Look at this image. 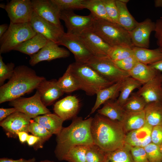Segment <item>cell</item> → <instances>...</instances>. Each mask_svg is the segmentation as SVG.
<instances>
[{"label":"cell","instance_id":"obj_1","mask_svg":"<svg viewBox=\"0 0 162 162\" xmlns=\"http://www.w3.org/2000/svg\"><path fill=\"white\" fill-rule=\"evenodd\" d=\"M91 131L94 144L106 152L115 150L125 144L126 134L121 123L98 113L93 118Z\"/></svg>","mask_w":162,"mask_h":162},{"label":"cell","instance_id":"obj_2","mask_svg":"<svg viewBox=\"0 0 162 162\" xmlns=\"http://www.w3.org/2000/svg\"><path fill=\"white\" fill-rule=\"evenodd\" d=\"M93 118L84 120L76 116L71 124L63 127L56 137L57 145L55 151L56 157L60 160L62 156L76 146H88L94 144L91 131Z\"/></svg>","mask_w":162,"mask_h":162},{"label":"cell","instance_id":"obj_3","mask_svg":"<svg viewBox=\"0 0 162 162\" xmlns=\"http://www.w3.org/2000/svg\"><path fill=\"white\" fill-rule=\"evenodd\" d=\"M44 78L27 66L16 67L9 81L0 87V103L10 102L31 92Z\"/></svg>","mask_w":162,"mask_h":162},{"label":"cell","instance_id":"obj_4","mask_svg":"<svg viewBox=\"0 0 162 162\" xmlns=\"http://www.w3.org/2000/svg\"><path fill=\"white\" fill-rule=\"evenodd\" d=\"M69 65L80 89L88 95L96 94L100 90L114 83L105 79L86 64L75 62Z\"/></svg>","mask_w":162,"mask_h":162},{"label":"cell","instance_id":"obj_5","mask_svg":"<svg viewBox=\"0 0 162 162\" xmlns=\"http://www.w3.org/2000/svg\"><path fill=\"white\" fill-rule=\"evenodd\" d=\"M90 29L111 47L117 46L134 47L129 32L118 24L94 18Z\"/></svg>","mask_w":162,"mask_h":162},{"label":"cell","instance_id":"obj_6","mask_svg":"<svg viewBox=\"0 0 162 162\" xmlns=\"http://www.w3.org/2000/svg\"><path fill=\"white\" fill-rule=\"evenodd\" d=\"M37 34L30 22L19 24L10 22L7 31L0 38V54L14 50Z\"/></svg>","mask_w":162,"mask_h":162},{"label":"cell","instance_id":"obj_7","mask_svg":"<svg viewBox=\"0 0 162 162\" xmlns=\"http://www.w3.org/2000/svg\"><path fill=\"white\" fill-rule=\"evenodd\" d=\"M106 80L114 83L130 76L128 72L118 67L108 56H93L86 63Z\"/></svg>","mask_w":162,"mask_h":162},{"label":"cell","instance_id":"obj_8","mask_svg":"<svg viewBox=\"0 0 162 162\" xmlns=\"http://www.w3.org/2000/svg\"><path fill=\"white\" fill-rule=\"evenodd\" d=\"M9 105L15 108L17 111L24 113L30 118L51 113L42 103L37 91L33 96L28 98H20L10 101Z\"/></svg>","mask_w":162,"mask_h":162},{"label":"cell","instance_id":"obj_9","mask_svg":"<svg viewBox=\"0 0 162 162\" xmlns=\"http://www.w3.org/2000/svg\"><path fill=\"white\" fill-rule=\"evenodd\" d=\"M4 9L13 24L30 22L34 12L32 1L11 0L6 5Z\"/></svg>","mask_w":162,"mask_h":162},{"label":"cell","instance_id":"obj_10","mask_svg":"<svg viewBox=\"0 0 162 162\" xmlns=\"http://www.w3.org/2000/svg\"><path fill=\"white\" fill-rule=\"evenodd\" d=\"M60 19L65 23L67 33L78 35L91 28L94 17L91 14L84 16L76 14L73 10H63L61 11Z\"/></svg>","mask_w":162,"mask_h":162},{"label":"cell","instance_id":"obj_11","mask_svg":"<svg viewBox=\"0 0 162 162\" xmlns=\"http://www.w3.org/2000/svg\"><path fill=\"white\" fill-rule=\"evenodd\" d=\"M58 44L68 48L73 54L76 62L86 63L93 56L78 35L64 32L60 38Z\"/></svg>","mask_w":162,"mask_h":162},{"label":"cell","instance_id":"obj_12","mask_svg":"<svg viewBox=\"0 0 162 162\" xmlns=\"http://www.w3.org/2000/svg\"><path fill=\"white\" fill-rule=\"evenodd\" d=\"M78 35L94 57L100 58L108 56L112 47L90 29L85 30Z\"/></svg>","mask_w":162,"mask_h":162},{"label":"cell","instance_id":"obj_13","mask_svg":"<svg viewBox=\"0 0 162 162\" xmlns=\"http://www.w3.org/2000/svg\"><path fill=\"white\" fill-rule=\"evenodd\" d=\"M30 22L37 33L41 34L48 40L57 44L64 33L63 28L57 26L39 16L34 12Z\"/></svg>","mask_w":162,"mask_h":162},{"label":"cell","instance_id":"obj_14","mask_svg":"<svg viewBox=\"0 0 162 162\" xmlns=\"http://www.w3.org/2000/svg\"><path fill=\"white\" fill-rule=\"evenodd\" d=\"M70 55L68 50L59 47L57 44L49 40L38 52L30 56L29 64L34 66L41 62L50 61L57 58H66Z\"/></svg>","mask_w":162,"mask_h":162},{"label":"cell","instance_id":"obj_15","mask_svg":"<svg viewBox=\"0 0 162 162\" xmlns=\"http://www.w3.org/2000/svg\"><path fill=\"white\" fill-rule=\"evenodd\" d=\"M155 29V22L149 18L138 22L135 27L129 32L134 47L148 49L150 36Z\"/></svg>","mask_w":162,"mask_h":162},{"label":"cell","instance_id":"obj_16","mask_svg":"<svg viewBox=\"0 0 162 162\" xmlns=\"http://www.w3.org/2000/svg\"><path fill=\"white\" fill-rule=\"evenodd\" d=\"M34 12L44 19L62 28L60 21L61 11L51 0H31Z\"/></svg>","mask_w":162,"mask_h":162},{"label":"cell","instance_id":"obj_17","mask_svg":"<svg viewBox=\"0 0 162 162\" xmlns=\"http://www.w3.org/2000/svg\"><path fill=\"white\" fill-rule=\"evenodd\" d=\"M142 97L147 104L162 103V74L158 71L153 79L143 84L136 92Z\"/></svg>","mask_w":162,"mask_h":162},{"label":"cell","instance_id":"obj_18","mask_svg":"<svg viewBox=\"0 0 162 162\" xmlns=\"http://www.w3.org/2000/svg\"><path fill=\"white\" fill-rule=\"evenodd\" d=\"M80 107L78 98L74 95H69L57 102L53 110L55 114L64 121L76 117Z\"/></svg>","mask_w":162,"mask_h":162},{"label":"cell","instance_id":"obj_19","mask_svg":"<svg viewBox=\"0 0 162 162\" xmlns=\"http://www.w3.org/2000/svg\"><path fill=\"white\" fill-rule=\"evenodd\" d=\"M31 118L24 113L16 111L1 122L0 125L6 131L17 135L18 133L28 132Z\"/></svg>","mask_w":162,"mask_h":162},{"label":"cell","instance_id":"obj_20","mask_svg":"<svg viewBox=\"0 0 162 162\" xmlns=\"http://www.w3.org/2000/svg\"><path fill=\"white\" fill-rule=\"evenodd\" d=\"M36 89L40 95L41 101L46 106L52 104L64 93L58 86L57 80L55 79L47 80L44 78Z\"/></svg>","mask_w":162,"mask_h":162},{"label":"cell","instance_id":"obj_21","mask_svg":"<svg viewBox=\"0 0 162 162\" xmlns=\"http://www.w3.org/2000/svg\"><path fill=\"white\" fill-rule=\"evenodd\" d=\"M152 128L146 124L142 128L127 133L125 143L132 147L144 148L152 142L151 133Z\"/></svg>","mask_w":162,"mask_h":162},{"label":"cell","instance_id":"obj_22","mask_svg":"<svg viewBox=\"0 0 162 162\" xmlns=\"http://www.w3.org/2000/svg\"><path fill=\"white\" fill-rule=\"evenodd\" d=\"M120 122L126 134L142 128L146 124L144 110L138 112L125 111Z\"/></svg>","mask_w":162,"mask_h":162},{"label":"cell","instance_id":"obj_23","mask_svg":"<svg viewBox=\"0 0 162 162\" xmlns=\"http://www.w3.org/2000/svg\"><path fill=\"white\" fill-rule=\"evenodd\" d=\"M49 40L40 34H37L18 46L14 50L30 56L38 52Z\"/></svg>","mask_w":162,"mask_h":162},{"label":"cell","instance_id":"obj_24","mask_svg":"<svg viewBox=\"0 0 162 162\" xmlns=\"http://www.w3.org/2000/svg\"><path fill=\"white\" fill-rule=\"evenodd\" d=\"M33 120L44 127L52 135H56L61 132L64 121L56 114L51 113L38 116Z\"/></svg>","mask_w":162,"mask_h":162},{"label":"cell","instance_id":"obj_25","mask_svg":"<svg viewBox=\"0 0 162 162\" xmlns=\"http://www.w3.org/2000/svg\"><path fill=\"white\" fill-rule=\"evenodd\" d=\"M158 71L149 65L138 62L128 73L130 76L140 82L142 85L154 78Z\"/></svg>","mask_w":162,"mask_h":162},{"label":"cell","instance_id":"obj_26","mask_svg":"<svg viewBox=\"0 0 162 162\" xmlns=\"http://www.w3.org/2000/svg\"><path fill=\"white\" fill-rule=\"evenodd\" d=\"M122 81L102 89L97 93L96 101L90 114L93 113L102 104L109 100L115 99L119 95Z\"/></svg>","mask_w":162,"mask_h":162},{"label":"cell","instance_id":"obj_27","mask_svg":"<svg viewBox=\"0 0 162 162\" xmlns=\"http://www.w3.org/2000/svg\"><path fill=\"white\" fill-rule=\"evenodd\" d=\"M134 55L137 61L146 65L151 64L162 59V51L160 48L150 50L134 47Z\"/></svg>","mask_w":162,"mask_h":162},{"label":"cell","instance_id":"obj_28","mask_svg":"<svg viewBox=\"0 0 162 162\" xmlns=\"http://www.w3.org/2000/svg\"><path fill=\"white\" fill-rule=\"evenodd\" d=\"M144 110L146 124L152 127L162 125V103H148Z\"/></svg>","mask_w":162,"mask_h":162},{"label":"cell","instance_id":"obj_29","mask_svg":"<svg viewBox=\"0 0 162 162\" xmlns=\"http://www.w3.org/2000/svg\"><path fill=\"white\" fill-rule=\"evenodd\" d=\"M125 111L117 101L109 100L104 104L103 107L98 111V114L112 120L120 122Z\"/></svg>","mask_w":162,"mask_h":162},{"label":"cell","instance_id":"obj_30","mask_svg":"<svg viewBox=\"0 0 162 162\" xmlns=\"http://www.w3.org/2000/svg\"><path fill=\"white\" fill-rule=\"evenodd\" d=\"M118 14V24L129 32L136 26L137 22L129 11L127 4L116 0Z\"/></svg>","mask_w":162,"mask_h":162},{"label":"cell","instance_id":"obj_31","mask_svg":"<svg viewBox=\"0 0 162 162\" xmlns=\"http://www.w3.org/2000/svg\"><path fill=\"white\" fill-rule=\"evenodd\" d=\"M142 85L141 83L130 76L126 77L122 81L119 95L116 101L122 106L133 91L136 88L139 89Z\"/></svg>","mask_w":162,"mask_h":162},{"label":"cell","instance_id":"obj_32","mask_svg":"<svg viewBox=\"0 0 162 162\" xmlns=\"http://www.w3.org/2000/svg\"><path fill=\"white\" fill-rule=\"evenodd\" d=\"M57 84L64 93H70L80 89L79 84L69 65L63 76L57 80Z\"/></svg>","mask_w":162,"mask_h":162},{"label":"cell","instance_id":"obj_33","mask_svg":"<svg viewBox=\"0 0 162 162\" xmlns=\"http://www.w3.org/2000/svg\"><path fill=\"white\" fill-rule=\"evenodd\" d=\"M130 146L125 143L122 147L107 152L104 162H134Z\"/></svg>","mask_w":162,"mask_h":162},{"label":"cell","instance_id":"obj_34","mask_svg":"<svg viewBox=\"0 0 162 162\" xmlns=\"http://www.w3.org/2000/svg\"><path fill=\"white\" fill-rule=\"evenodd\" d=\"M83 4L85 9H88L94 18L112 22L107 14L102 0H83Z\"/></svg>","mask_w":162,"mask_h":162},{"label":"cell","instance_id":"obj_35","mask_svg":"<svg viewBox=\"0 0 162 162\" xmlns=\"http://www.w3.org/2000/svg\"><path fill=\"white\" fill-rule=\"evenodd\" d=\"M28 132L33 135L38 137L39 140L35 146V148L38 149L43 147L44 142L52 136L46 129L42 125L31 119L28 128Z\"/></svg>","mask_w":162,"mask_h":162},{"label":"cell","instance_id":"obj_36","mask_svg":"<svg viewBox=\"0 0 162 162\" xmlns=\"http://www.w3.org/2000/svg\"><path fill=\"white\" fill-rule=\"evenodd\" d=\"M87 146L80 145L70 149L60 160L68 162H86V154Z\"/></svg>","mask_w":162,"mask_h":162},{"label":"cell","instance_id":"obj_37","mask_svg":"<svg viewBox=\"0 0 162 162\" xmlns=\"http://www.w3.org/2000/svg\"><path fill=\"white\" fill-rule=\"evenodd\" d=\"M147 104L144 99L136 93H132L122 107L126 111H141L144 110Z\"/></svg>","mask_w":162,"mask_h":162},{"label":"cell","instance_id":"obj_38","mask_svg":"<svg viewBox=\"0 0 162 162\" xmlns=\"http://www.w3.org/2000/svg\"><path fill=\"white\" fill-rule=\"evenodd\" d=\"M106 153L94 144L87 146L86 154V162H104Z\"/></svg>","mask_w":162,"mask_h":162},{"label":"cell","instance_id":"obj_39","mask_svg":"<svg viewBox=\"0 0 162 162\" xmlns=\"http://www.w3.org/2000/svg\"><path fill=\"white\" fill-rule=\"evenodd\" d=\"M134 56L133 48L121 46L112 47L109 57L113 61H120Z\"/></svg>","mask_w":162,"mask_h":162},{"label":"cell","instance_id":"obj_40","mask_svg":"<svg viewBox=\"0 0 162 162\" xmlns=\"http://www.w3.org/2000/svg\"><path fill=\"white\" fill-rule=\"evenodd\" d=\"M51 1L61 11L85 9L83 4V0H51Z\"/></svg>","mask_w":162,"mask_h":162},{"label":"cell","instance_id":"obj_41","mask_svg":"<svg viewBox=\"0 0 162 162\" xmlns=\"http://www.w3.org/2000/svg\"><path fill=\"white\" fill-rule=\"evenodd\" d=\"M14 64L10 62L5 64L0 54V85L4 84L6 80L9 79L12 76L15 69Z\"/></svg>","mask_w":162,"mask_h":162},{"label":"cell","instance_id":"obj_42","mask_svg":"<svg viewBox=\"0 0 162 162\" xmlns=\"http://www.w3.org/2000/svg\"><path fill=\"white\" fill-rule=\"evenodd\" d=\"M144 148L150 162H161L160 146L151 142Z\"/></svg>","mask_w":162,"mask_h":162},{"label":"cell","instance_id":"obj_43","mask_svg":"<svg viewBox=\"0 0 162 162\" xmlns=\"http://www.w3.org/2000/svg\"><path fill=\"white\" fill-rule=\"evenodd\" d=\"M102 1L109 17L112 22L118 24V11L116 0Z\"/></svg>","mask_w":162,"mask_h":162},{"label":"cell","instance_id":"obj_44","mask_svg":"<svg viewBox=\"0 0 162 162\" xmlns=\"http://www.w3.org/2000/svg\"><path fill=\"white\" fill-rule=\"evenodd\" d=\"M114 62L120 69L128 72L134 68L138 61L134 56H133Z\"/></svg>","mask_w":162,"mask_h":162},{"label":"cell","instance_id":"obj_45","mask_svg":"<svg viewBox=\"0 0 162 162\" xmlns=\"http://www.w3.org/2000/svg\"><path fill=\"white\" fill-rule=\"evenodd\" d=\"M130 152L134 162H150L144 148L131 147Z\"/></svg>","mask_w":162,"mask_h":162},{"label":"cell","instance_id":"obj_46","mask_svg":"<svg viewBox=\"0 0 162 162\" xmlns=\"http://www.w3.org/2000/svg\"><path fill=\"white\" fill-rule=\"evenodd\" d=\"M151 138L152 142L159 146L162 145V125L153 127Z\"/></svg>","mask_w":162,"mask_h":162},{"label":"cell","instance_id":"obj_47","mask_svg":"<svg viewBox=\"0 0 162 162\" xmlns=\"http://www.w3.org/2000/svg\"><path fill=\"white\" fill-rule=\"evenodd\" d=\"M154 32L157 45L159 48L162 49V18L158 19L155 22Z\"/></svg>","mask_w":162,"mask_h":162},{"label":"cell","instance_id":"obj_48","mask_svg":"<svg viewBox=\"0 0 162 162\" xmlns=\"http://www.w3.org/2000/svg\"><path fill=\"white\" fill-rule=\"evenodd\" d=\"M17 111L14 107L0 108V121L1 122L13 113Z\"/></svg>","mask_w":162,"mask_h":162},{"label":"cell","instance_id":"obj_49","mask_svg":"<svg viewBox=\"0 0 162 162\" xmlns=\"http://www.w3.org/2000/svg\"><path fill=\"white\" fill-rule=\"evenodd\" d=\"M35 161L36 159L34 158L28 160L22 158L15 160L6 158H3L0 159V162H35Z\"/></svg>","mask_w":162,"mask_h":162},{"label":"cell","instance_id":"obj_50","mask_svg":"<svg viewBox=\"0 0 162 162\" xmlns=\"http://www.w3.org/2000/svg\"><path fill=\"white\" fill-rule=\"evenodd\" d=\"M39 140L38 137L34 135H29L27 142L28 145L32 146L36 144Z\"/></svg>","mask_w":162,"mask_h":162},{"label":"cell","instance_id":"obj_51","mask_svg":"<svg viewBox=\"0 0 162 162\" xmlns=\"http://www.w3.org/2000/svg\"><path fill=\"white\" fill-rule=\"evenodd\" d=\"M28 135L27 132L24 131L20 132L17 134L20 141L22 143L27 141Z\"/></svg>","mask_w":162,"mask_h":162},{"label":"cell","instance_id":"obj_52","mask_svg":"<svg viewBox=\"0 0 162 162\" xmlns=\"http://www.w3.org/2000/svg\"><path fill=\"white\" fill-rule=\"evenodd\" d=\"M162 51V49L160 48ZM155 68L158 71H162V59L156 63L149 65Z\"/></svg>","mask_w":162,"mask_h":162},{"label":"cell","instance_id":"obj_53","mask_svg":"<svg viewBox=\"0 0 162 162\" xmlns=\"http://www.w3.org/2000/svg\"><path fill=\"white\" fill-rule=\"evenodd\" d=\"M9 26L7 24L0 25V38L5 33L8 28Z\"/></svg>","mask_w":162,"mask_h":162},{"label":"cell","instance_id":"obj_54","mask_svg":"<svg viewBox=\"0 0 162 162\" xmlns=\"http://www.w3.org/2000/svg\"><path fill=\"white\" fill-rule=\"evenodd\" d=\"M154 5L156 8H162V0H154Z\"/></svg>","mask_w":162,"mask_h":162},{"label":"cell","instance_id":"obj_55","mask_svg":"<svg viewBox=\"0 0 162 162\" xmlns=\"http://www.w3.org/2000/svg\"><path fill=\"white\" fill-rule=\"evenodd\" d=\"M38 162H54L52 161H51L49 160H41Z\"/></svg>","mask_w":162,"mask_h":162},{"label":"cell","instance_id":"obj_56","mask_svg":"<svg viewBox=\"0 0 162 162\" xmlns=\"http://www.w3.org/2000/svg\"><path fill=\"white\" fill-rule=\"evenodd\" d=\"M6 5L3 4H1L0 5V7L1 8L5 9V7Z\"/></svg>","mask_w":162,"mask_h":162},{"label":"cell","instance_id":"obj_57","mask_svg":"<svg viewBox=\"0 0 162 162\" xmlns=\"http://www.w3.org/2000/svg\"><path fill=\"white\" fill-rule=\"evenodd\" d=\"M120 1L123 3L126 4L129 2V0H120Z\"/></svg>","mask_w":162,"mask_h":162},{"label":"cell","instance_id":"obj_58","mask_svg":"<svg viewBox=\"0 0 162 162\" xmlns=\"http://www.w3.org/2000/svg\"><path fill=\"white\" fill-rule=\"evenodd\" d=\"M160 151H161V156H162L161 162H162V145L160 146Z\"/></svg>","mask_w":162,"mask_h":162}]
</instances>
